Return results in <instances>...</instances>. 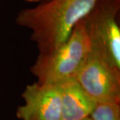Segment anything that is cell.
I'll use <instances>...</instances> for the list:
<instances>
[{
	"label": "cell",
	"instance_id": "cell-1",
	"mask_svg": "<svg viewBox=\"0 0 120 120\" xmlns=\"http://www.w3.org/2000/svg\"><path fill=\"white\" fill-rule=\"evenodd\" d=\"M98 0H47L22 9L15 18L19 26L31 31V40L39 54L52 52L68 38L74 26L94 8Z\"/></svg>",
	"mask_w": 120,
	"mask_h": 120
},
{
	"label": "cell",
	"instance_id": "cell-2",
	"mask_svg": "<svg viewBox=\"0 0 120 120\" xmlns=\"http://www.w3.org/2000/svg\"><path fill=\"white\" fill-rule=\"evenodd\" d=\"M90 50V39L81 19L57 48L47 53H39L30 72L39 83L59 84L75 77Z\"/></svg>",
	"mask_w": 120,
	"mask_h": 120
},
{
	"label": "cell",
	"instance_id": "cell-3",
	"mask_svg": "<svg viewBox=\"0 0 120 120\" xmlns=\"http://www.w3.org/2000/svg\"><path fill=\"white\" fill-rule=\"evenodd\" d=\"M120 0H98L82 19L91 49L112 66L120 69V28L117 15Z\"/></svg>",
	"mask_w": 120,
	"mask_h": 120
},
{
	"label": "cell",
	"instance_id": "cell-4",
	"mask_svg": "<svg viewBox=\"0 0 120 120\" xmlns=\"http://www.w3.org/2000/svg\"><path fill=\"white\" fill-rule=\"evenodd\" d=\"M75 78L95 101L120 103V69L91 49Z\"/></svg>",
	"mask_w": 120,
	"mask_h": 120
},
{
	"label": "cell",
	"instance_id": "cell-5",
	"mask_svg": "<svg viewBox=\"0 0 120 120\" xmlns=\"http://www.w3.org/2000/svg\"><path fill=\"white\" fill-rule=\"evenodd\" d=\"M24 103L17 107L21 120H61V94L59 84L35 82L26 86L22 94Z\"/></svg>",
	"mask_w": 120,
	"mask_h": 120
},
{
	"label": "cell",
	"instance_id": "cell-6",
	"mask_svg": "<svg viewBox=\"0 0 120 120\" xmlns=\"http://www.w3.org/2000/svg\"><path fill=\"white\" fill-rule=\"evenodd\" d=\"M61 94V120H83L90 117L96 101L75 77L59 83Z\"/></svg>",
	"mask_w": 120,
	"mask_h": 120
},
{
	"label": "cell",
	"instance_id": "cell-7",
	"mask_svg": "<svg viewBox=\"0 0 120 120\" xmlns=\"http://www.w3.org/2000/svg\"><path fill=\"white\" fill-rule=\"evenodd\" d=\"M90 117L91 120H120V103L97 102Z\"/></svg>",
	"mask_w": 120,
	"mask_h": 120
},
{
	"label": "cell",
	"instance_id": "cell-8",
	"mask_svg": "<svg viewBox=\"0 0 120 120\" xmlns=\"http://www.w3.org/2000/svg\"><path fill=\"white\" fill-rule=\"evenodd\" d=\"M24 1L30 3H38V2H40L41 0H24Z\"/></svg>",
	"mask_w": 120,
	"mask_h": 120
},
{
	"label": "cell",
	"instance_id": "cell-9",
	"mask_svg": "<svg viewBox=\"0 0 120 120\" xmlns=\"http://www.w3.org/2000/svg\"><path fill=\"white\" fill-rule=\"evenodd\" d=\"M83 120H91V119L90 118V117H87L86 119H84Z\"/></svg>",
	"mask_w": 120,
	"mask_h": 120
}]
</instances>
